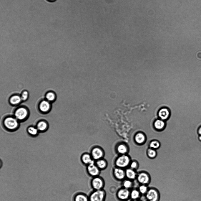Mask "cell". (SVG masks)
I'll return each mask as SVG.
<instances>
[{"label": "cell", "instance_id": "1", "mask_svg": "<svg viewBox=\"0 0 201 201\" xmlns=\"http://www.w3.org/2000/svg\"><path fill=\"white\" fill-rule=\"evenodd\" d=\"M106 196V192L104 189L92 190L88 195L89 201H105Z\"/></svg>", "mask_w": 201, "mask_h": 201}, {"label": "cell", "instance_id": "2", "mask_svg": "<svg viewBox=\"0 0 201 201\" xmlns=\"http://www.w3.org/2000/svg\"><path fill=\"white\" fill-rule=\"evenodd\" d=\"M90 184L93 190H102L104 189L105 182L104 178L99 175L92 178Z\"/></svg>", "mask_w": 201, "mask_h": 201}, {"label": "cell", "instance_id": "3", "mask_svg": "<svg viewBox=\"0 0 201 201\" xmlns=\"http://www.w3.org/2000/svg\"><path fill=\"white\" fill-rule=\"evenodd\" d=\"M130 160L127 156L123 155L118 157L114 162V166L124 169L129 166Z\"/></svg>", "mask_w": 201, "mask_h": 201}, {"label": "cell", "instance_id": "4", "mask_svg": "<svg viewBox=\"0 0 201 201\" xmlns=\"http://www.w3.org/2000/svg\"><path fill=\"white\" fill-rule=\"evenodd\" d=\"M112 174L116 180L122 182L126 178L125 169L114 166L112 168Z\"/></svg>", "mask_w": 201, "mask_h": 201}, {"label": "cell", "instance_id": "5", "mask_svg": "<svg viewBox=\"0 0 201 201\" xmlns=\"http://www.w3.org/2000/svg\"><path fill=\"white\" fill-rule=\"evenodd\" d=\"M129 190L121 187L119 189L116 193V197L119 201H126L130 198Z\"/></svg>", "mask_w": 201, "mask_h": 201}, {"label": "cell", "instance_id": "6", "mask_svg": "<svg viewBox=\"0 0 201 201\" xmlns=\"http://www.w3.org/2000/svg\"><path fill=\"white\" fill-rule=\"evenodd\" d=\"M101 171L95 164V162L86 166V172L92 178L100 175Z\"/></svg>", "mask_w": 201, "mask_h": 201}, {"label": "cell", "instance_id": "7", "mask_svg": "<svg viewBox=\"0 0 201 201\" xmlns=\"http://www.w3.org/2000/svg\"><path fill=\"white\" fill-rule=\"evenodd\" d=\"M145 195L148 201H158L160 198L159 192L153 188L148 189Z\"/></svg>", "mask_w": 201, "mask_h": 201}, {"label": "cell", "instance_id": "8", "mask_svg": "<svg viewBox=\"0 0 201 201\" xmlns=\"http://www.w3.org/2000/svg\"><path fill=\"white\" fill-rule=\"evenodd\" d=\"M137 182L141 184L147 185L150 182V178L147 172H142L137 174L136 178Z\"/></svg>", "mask_w": 201, "mask_h": 201}, {"label": "cell", "instance_id": "9", "mask_svg": "<svg viewBox=\"0 0 201 201\" xmlns=\"http://www.w3.org/2000/svg\"><path fill=\"white\" fill-rule=\"evenodd\" d=\"M4 124L5 126L9 129H14L16 128L18 126V123L15 118L9 117L6 118L4 121Z\"/></svg>", "mask_w": 201, "mask_h": 201}, {"label": "cell", "instance_id": "10", "mask_svg": "<svg viewBox=\"0 0 201 201\" xmlns=\"http://www.w3.org/2000/svg\"><path fill=\"white\" fill-rule=\"evenodd\" d=\"M72 201H89L88 195L83 192H77L73 195Z\"/></svg>", "mask_w": 201, "mask_h": 201}, {"label": "cell", "instance_id": "11", "mask_svg": "<svg viewBox=\"0 0 201 201\" xmlns=\"http://www.w3.org/2000/svg\"><path fill=\"white\" fill-rule=\"evenodd\" d=\"M27 114V111L25 108H21L16 110L15 113V115L17 119L22 120L26 118Z\"/></svg>", "mask_w": 201, "mask_h": 201}, {"label": "cell", "instance_id": "12", "mask_svg": "<svg viewBox=\"0 0 201 201\" xmlns=\"http://www.w3.org/2000/svg\"><path fill=\"white\" fill-rule=\"evenodd\" d=\"M126 178L131 180H133L136 178L137 174L135 170L130 168L125 169Z\"/></svg>", "mask_w": 201, "mask_h": 201}, {"label": "cell", "instance_id": "13", "mask_svg": "<svg viewBox=\"0 0 201 201\" xmlns=\"http://www.w3.org/2000/svg\"><path fill=\"white\" fill-rule=\"evenodd\" d=\"M103 154L102 151L98 148H95L92 152V157L93 160L96 161L102 159Z\"/></svg>", "mask_w": 201, "mask_h": 201}, {"label": "cell", "instance_id": "14", "mask_svg": "<svg viewBox=\"0 0 201 201\" xmlns=\"http://www.w3.org/2000/svg\"><path fill=\"white\" fill-rule=\"evenodd\" d=\"M81 159L82 164L86 166L94 162V161L92 157L87 154L83 155L82 156Z\"/></svg>", "mask_w": 201, "mask_h": 201}, {"label": "cell", "instance_id": "15", "mask_svg": "<svg viewBox=\"0 0 201 201\" xmlns=\"http://www.w3.org/2000/svg\"><path fill=\"white\" fill-rule=\"evenodd\" d=\"M95 163L101 171L105 170L108 166L107 161L102 159L96 160L95 162Z\"/></svg>", "mask_w": 201, "mask_h": 201}, {"label": "cell", "instance_id": "16", "mask_svg": "<svg viewBox=\"0 0 201 201\" xmlns=\"http://www.w3.org/2000/svg\"><path fill=\"white\" fill-rule=\"evenodd\" d=\"M170 114L169 111L167 108H163L160 109L159 112V116L162 120L167 119Z\"/></svg>", "mask_w": 201, "mask_h": 201}, {"label": "cell", "instance_id": "17", "mask_svg": "<svg viewBox=\"0 0 201 201\" xmlns=\"http://www.w3.org/2000/svg\"><path fill=\"white\" fill-rule=\"evenodd\" d=\"M50 105L49 103L46 100L42 101L39 105L40 110L43 112H46L49 109Z\"/></svg>", "mask_w": 201, "mask_h": 201}, {"label": "cell", "instance_id": "18", "mask_svg": "<svg viewBox=\"0 0 201 201\" xmlns=\"http://www.w3.org/2000/svg\"><path fill=\"white\" fill-rule=\"evenodd\" d=\"M122 187L129 190L133 186V183L132 180L126 179L122 181Z\"/></svg>", "mask_w": 201, "mask_h": 201}, {"label": "cell", "instance_id": "19", "mask_svg": "<svg viewBox=\"0 0 201 201\" xmlns=\"http://www.w3.org/2000/svg\"><path fill=\"white\" fill-rule=\"evenodd\" d=\"M140 195L138 190L134 189L130 191V198L132 200H137L139 198Z\"/></svg>", "mask_w": 201, "mask_h": 201}, {"label": "cell", "instance_id": "20", "mask_svg": "<svg viewBox=\"0 0 201 201\" xmlns=\"http://www.w3.org/2000/svg\"><path fill=\"white\" fill-rule=\"evenodd\" d=\"M21 100V98L18 95L12 96L10 99V102L12 104L16 105L19 103Z\"/></svg>", "mask_w": 201, "mask_h": 201}, {"label": "cell", "instance_id": "21", "mask_svg": "<svg viewBox=\"0 0 201 201\" xmlns=\"http://www.w3.org/2000/svg\"><path fill=\"white\" fill-rule=\"evenodd\" d=\"M135 139L137 143L141 144L144 141L145 137L143 134L139 133L136 135Z\"/></svg>", "mask_w": 201, "mask_h": 201}, {"label": "cell", "instance_id": "22", "mask_svg": "<svg viewBox=\"0 0 201 201\" xmlns=\"http://www.w3.org/2000/svg\"><path fill=\"white\" fill-rule=\"evenodd\" d=\"M165 124V123L163 121L158 119L155 122L154 126L156 129H161L163 128Z\"/></svg>", "mask_w": 201, "mask_h": 201}, {"label": "cell", "instance_id": "23", "mask_svg": "<svg viewBox=\"0 0 201 201\" xmlns=\"http://www.w3.org/2000/svg\"><path fill=\"white\" fill-rule=\"evenodd\" d=\"M148 189L146 185L141 184L139 187L138 190L141 194L145 195Z\"/></svg>", "mask_w": 201, "mask_h": 201}, {"label": "cell", "instance_id": "24", "mask_svg": "<svg viewBox=\"0 0 201 201\" xmlns=\"http://www.w3.org/2000/svg\"><path fill=\"white\" fill-rule=\"evenodd\" d=\"M47 127V124L43 121L40 122L37 125L38 129L41 131L44 130Z\"/></svg>", "mask_w": 201, "mask_h": 201}, {"label": "cell", "instance_id": "25", "mask_svg": "<svg viewBox=\"0 0 201 201\" xmlns=\"http://www.w3.org/2000/svg\"><path fill=\"white\" fill-rule=\"evenodd\" d=\"M117 149L119 152L121 154H124L127 151V147L123 144L119 145Z\"/></svg>", "mask_w": 201, "mask_h": 201}, {"label": "cell", "instance_id": "26", "mask_svg": "<svg viewBox=\"0 0 201 201\" xmlns=\"http://www.w3.org/2000/svg\"><path fill=\"white\" fill-rule=\"evenodd\" d=\"M46 98L48 100L52 101L54 99L55 95L52 92H49L46 95Z\"/></svg>", "mask_w": 201, "mask_h": 201}, {"label": "cell", "instance_id": "27", "mask_svg": "<svg viewBox=\"0 0 201 201\" xmlns=\"http://www.w3.org/2000/svg\"><path fill=\"white\" fill-rule=\"evenodd\" d=\"M147 154L151 158H153L156 155V151L152 149H149L147 151Z\"/></svg>", "mask_w": 201, "mask_h": 201}, {"label": "cell", "instance_id": "28", "mask_svg": "<svg viewBox=\"0 0 201 201\" xmlns=\"http://www.w3.org/2000/svg\"><path fill=\"white\" fill-rule=\"evenodd\" d=\"M160 146V143L157 141H153L150 144V146L154 149H157Z\"/></svg>", "mask_w": 201, "mask_h": 201}, {"label": "cell", "instance_id": "29", "mask_svg": "<svg viewBox=\"0 0 201 201\" xmlns=\"http://www.w3.org/2000/svg\"><path fill=\"white\" fill-rule=\"evenodd\" d=\"M28 130L29 133L32 135H35L37 133V129L33 127L29 128Z\"/></svg>", "mask_w": 201, "mask_h": 201}, {"label": "cell", "instance_id": "30", "mask_svg": "<svg viewBox=\"0 0 201 201\" xmlns=\"http://www.w3.org/2000/svg\"><path fill=\"white\" fill-rule=\"evenodd\" d=\"M129 167V168L135 170L138 168V165L137 162L133 161L131 163L130 162Z\"/></svg>", "mask_w": 201, "mask_h": 201}, {"label": "cell", "instance_id": "31", "mask_svg": "<svg viewBox=\"0 0 201 201\" xmlns=\"http://www.w3.org/2000/svg\"><path fill=\"white\" fill-rule=\"evenodd\" d=\"M28 93L27 91H24L22 93L21 96V100H26L28 98Z\"/></svg>", "mask_w": 201, "mask_h": 201}, {"label": "cell", "instance_id": "32", "mask_svg": "<svg viewBox=\"0 0 201 201\" xmlns=\"http://www.w3.org/2000/svg\"><path fill=\"white\" fill-rule=\"evenodd\" d=\"M198 133L199 134L201 135V126H200L198 129Z\"/></svg>", "mask_w": 201, "mask_h": 201}, {"label": "cell", "instance_id": "33", "mask_svg": "<svg viewBox=\"0 0 201 201\" xmlns=\"http://www.w3.org/2000/svg\"><path fill=\"white\" fill-rule=\"evenodd\" d=\"M132 201H141L137 199V200H132Z\"/></svg>", "mask_w": 201, "mask_h": 201}, {"label": "cell", "instance_id": "34", "mask_svg": "<svg viewBox=\"0 0 201 201\" xmlns=\"http://www.w3.org/2000/svg\"><path fill=\"white\" fill-rule=\"evenodd\" d=\"M199 139L200 141H201V135H200V136H199Z\"/></svg>", "mask_w": 201, "mask_h": 201}, {"label": "cell", "instance_id": "35", "mask_svg": "<svg viewBox=\"0 0 201 201\" xmlns=\"http://www.w3.org/2000/svg\"></svg>", "mask_w": 201, "mask_h": 201}]
</instances>
